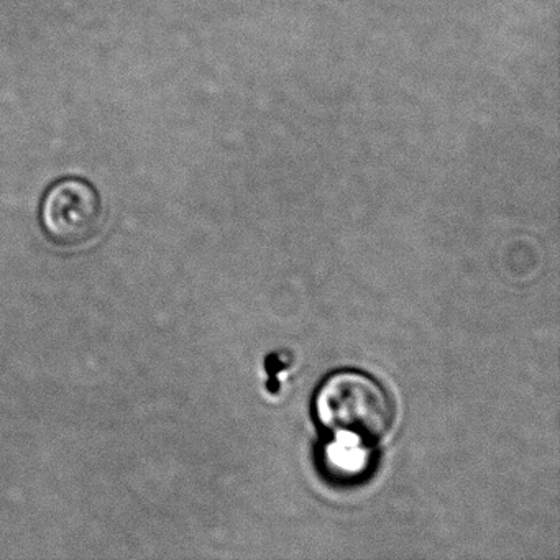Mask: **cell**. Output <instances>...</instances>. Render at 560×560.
<instances>
[{"mask_svg": "<svg viewBox=\"0 0 560 560\" xmlns=\"http://www.w3.org/2000/svg\"><path fill=\"white\" fill-rule=\"evenodd\" d=\"M327 460L339 471V475L353 477L365 467L369 454L363 451V444L360 442L339 438V442L327 451Z\"/></svg>", "mask_w": 560, "mask_h": 560, "instance_id": "3957f363", "label": "cell"}, {"mask_svg": "<svg viewBox=\"0 0 560 560\" xmlns=\"http://www.w3.org/2000/svg\"><path fill=\"white\" fill-rule=\"evenodd\" d=\"M317 421L336 438L360 444L382 441L393 424V402L366 373L339 370L327 376L314 396Z\"/></svg>", "mask_w": 560, "mask_h": 560, "instance_id": "6da1fadb", "label": "cell"}, {"mask_svg": "<svg viewBox=\"0 0 560 560\" xmlns=\"http://www.w3.org/2000/svg\"><path fill=\"white\" fill-rule=\"evenodd\" d=\"M38 218L51 244L68 250L88 247L103 231V201L91 183L61 179L45 192Z\"/></svg>", "mask_w": 560, "mask_h": 560, "instance_id": "7a4b0ae2", "label": "cell"}]
</instances>
